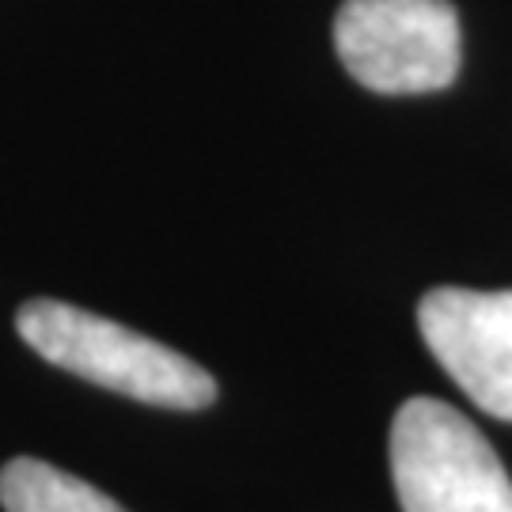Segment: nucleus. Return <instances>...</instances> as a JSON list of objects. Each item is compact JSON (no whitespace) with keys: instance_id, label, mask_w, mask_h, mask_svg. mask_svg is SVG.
Instances as JSON below:
<instances>
[{"instance_id":"f257e3e1","label":"nucleus","mask_w":512,"mask_h":512,"mask_svg":"<svg viewBox=\"0 0 512 512\" xmlns=\"http://www.w3.org/2000/svg\"><path fill=\"white\" fill-rule=\"evenodd\" d=\"M16 330L42 361L137 403L202 410L217 399L213 376L183 353L76 304L27 300L16 311Z\"/></svg>"},{"instance_id":"f03ea898","label":"nucleus","mask_w":512,"mask_h":512,"mask_svg":"<svg viewBox=\"0 0 512 512\" xmlns=\"http://www.w3.org/2000/svg\"><path fill=\"white\" fill-rule=\"evenodd\" d=\"M391 478L403 512H512V478L467 414L410 399L391 421Z\"/></svg>"},{"instance_id":"7ed1b4c3","label":"nucleus","mask_w":512,"mask_h":512,"mask_svg":"<svg viewBox=\"0 0 512 512\" xmlns=\"http://www.w3.org/2000/svg\"><path fill=\"white\" fill-rule=\"evenodd\" d=\"M334 46L349 76L380 95L440 92L463 61L448 0H346L334 16Z\"/></svg>"},{"instance_id":"20e7f679","label":"nucleus","mask_w":512,"mask_h":512,"mask_svg":"<svg viewBox=\"0 0 512 512\" xmlns=\"http://www.w3.org/2000/svg\"><path fill=\"white\" fill-rule=\"evenodd\" d=\"M418 330L478 410L512 421V289H433L418 304Z\"/></svg>"},{"instance_id":"39448f33","label":"nucleus","mask_w":512,"mask_h":512,"mask_svg":"<svg viewBox=\"0 0 512 512\" xmlns=\"http://www.w3.org/2000/svg\"><path fill=\"white\" fill-rule=\"evenodd\" d=\"M0 505L4 512H126L114 497L95 490L92 482L31 456L4 463Z\"/></svg>"}]
</instances>
